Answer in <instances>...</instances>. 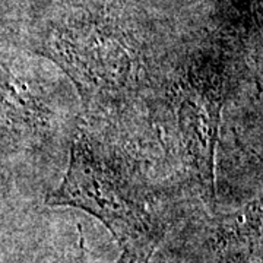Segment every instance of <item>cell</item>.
<instances>
[{
  "mask_svg": "<svg viewBox=\"0 0 263 263\" xmlns=\"http://www.w3.org/2000/svg\"><path fill=\"white\" fill-rule=\"evenodd\" d=\"M46 203L91 214L107 227L122 249L158 245V228L138 189L85 133L73 139L65 179Z\"/></svg>",
  "mask_w": 263,
  "mask_h": 263,
  "instance_id": "1",
  "label": "cell"
},
{
  "mask_svg": "<svg viewBox=\"0 0 263 263\" xmlns=\"http://www.w3.org/2000/svg\"><path fill=\"white\" fill-rule=\"evenodd\" d=\"M155 252L154 246L124 247L122 256L114 263H149L151 256Z\"/></svg>",
  "mask_w": 263,
  "mask_h": 263,
  "instance_id": "4",
  "label": "cell"
},
{
  "mask_svg": "<svg viewBox=\"0 0 263 263\" xmlns=\"http://www.w3.org/2000/svg\"><path fill=\"white\" fill-rule=\"evenodd\" d=\"M48 56L73 81L86 104L111 105L139 86V67L130 48L101 29H65L48 43Z\"/></svg>",
  "mask_w": 263,
  "mask_h": 263,
  "instance_id": "2",
  "label": "cell"
},
{
  "mask_svg": "<svg viewBox=\"0 0 263 263\" xmlns=\"http://www.w3.org/2000/svg\"><path fill=\"white\" fill-rule=\"evenodd\" d=\"M222 110L221 81L190 73L181 85L177 120L183 149L208 205L215 206V152Z\"/></svg>",
  "mask_w": 263,
  "mask_h": 263,
  "instance_id": "3",
  "label": "cell"
}]
</instances>
